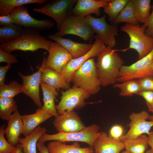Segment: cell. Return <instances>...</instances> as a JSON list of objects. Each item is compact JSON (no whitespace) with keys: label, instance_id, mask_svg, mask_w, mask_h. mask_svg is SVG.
Returning a JSON list of instances; mask_svg holds the SVG:
<instances>
[{"label":"cell","instance_id":"8fae6325","mask_svg":"<svg viewBox=\"0 0 153 153\" xmlns=\"http://www.w3.org/2000/svg\"><path fill=\"white\" fill-rule=\"evenodd\" d=\"M150 115L144 110L139 113L133 112L129 116V123L127 126L129 127L128 131L120 139L122 142L128 139L136 138L144 133L148 135L151 128L153 127V121H147Z\"/></svg>","mask_w":153,"mask_h":153},{"label":"cell","instance_id":"7402d4cb","mask_svg":"<svg viewBox=\"0 0 153 153\" xmlns=\"http://www.w3.org/2000/svg\"><path fill=\"white\" fill-rule=\"evenodd\" d=\"M50 153H94L92 147H81L75 142L71 145L58 141H52L47 147Z\"/></svg>","mask_w":153,"mask_h":153},{"label":"cell","instance_id":"681fc988","mask_svg":"<svg viewBox=\"0 0 153 153\" xmlns=\"http://www.w3.org/2000/svg\"><path fill=\"white\" fill-rule=\"evenodd\" d=\"M120 153H130L128 152V151H127L126 150H125Z\"/></svg>","mask_w":153,"mask_h":153},{"label":"cell","instance_id":"cb8c5ba5","mask_svg":"<svg viewBox=\"0 0 153 153\" xmlns=\"http://www.w3.org/2000/svg\"><path fill=\"white\" fill-rule=\"evenodd\" d=\"M47 129L39 126L31 133L24 137H20L18 144L24 153H37V143L40 137L46 133Z\"/></svg>","mask_w":153,"mask_h":153},{"label":"cell","instance_id":"74e56055","mask_svg":"<svg viewBox=\"0 0 153 153\" xmlns=\"http://www.w3.org/2000/svg\"><path fill=\"white\" fill-rule=\"evenodd\" d=\"M123 129L122 127L118 125H115L110 128L109 136L113 139L119 140L123 135Z\"/></svg>","mask_w":153,"mask_h":153},{"label":"cell","instance_id":"d6986e66","mask_svg":"<svg viewBox=\"0 0 153 153\" xmlns=\"http://www.w3.org/2000/svg\"><path fill=\"white\" fill-rule=\"evenodd\" d=\"M47 37L60 44L72 56L73 58L81 56L87 53L92 48L94 44L79 43L72 40L60 37L55 33Z\"/></svg>","mask_w":153,"mask_h":153},{"label":"cell","instance_id":"52a82bcc","mask_svg":"<svg viewBox=\"0 0 153 153\" xmlns=\"http://www.w3.org/2000/svg\"><path fill=\"white\" fill-rule=\"evenodd\" d=\"M77 0H48L42 7L34 8V11L47 15L56 22L58 30L61 23L71 15Z\"/></svg>","mask_w":153,"mask_h":153},{"label":"cell","instance_id":"ba28073f","mask_svg":"<svg viewBox=\"0 0 153 153\" xmlns=\"http://www.w3.org/2000/svg\"><path fill=\"white\" fill-rule=\"evenodd\" d=\"M153 60V48L146 56L129 66L123 65L117 80V82L138 79L148 76H153L151 64Z\"/></svg>","mask_w":153,"mask_h":153},{"label":"cell","instance_id":"6da1fadb","mask_svg":"<svg viewBox=\"0 0 153 153\" xmlns=\"http://www.w3.org/2000/svg\"><path fill=\"white\" fill-rule=\"evenodd\" d=\"M114 50L106 47L97 56L96 67L101 86L105 87L117 82L124 60Z\"/></svg>","mask_w":153,"mask_h":153},{"label":"cell","instance_id":"8d00e7d4","mask_svg":"<svg viewBox=\"0 0 153 153\" xmlns=\"http://www.w3.org/2000/svg\"><path fill=\"white\" fill-rule=\"evenodd\" d=\"M18 62L16 57L10 53L7 52L0 49V62H5L7 65L15 63Z\"/></svg>","mask_w":153,"mask_h":153},{"label":"cell","instance_id":"f1b7e54d","mask_svg":"<svg viewBox=\"0 0 153 153\" xmlns=\"http://www.w3.org/2000/svg\"><path fill=\"white\" fill-rule=\"evenodd\" d=\"M122 22L132 24H139L135 15L133 0H129L125 7L112 23L117 24Z\"/></svg>","mask_w":153,"mask_h":153},{"label":"cell","instance_id":"f35d334b","mask_svg":"<svg viewBox=\"0 0 153 153\" xmlns=\"http://www.w3.org/2000/svg\"><path fill=\"white\" fill-rule=\"evenodd\" d=\"M152 8V11L149 17L143 25L146 28L145 31L146 35L153 38V4Z\"/></svg>","mask_w":153,"mask_h":153},{"label":"cell","instance_id":"ab89813d","mask_svg":"<svg viewBox=\"0 0 153 153\" xmlns=\"http://www.w3.org/2000/svg\"><path fill=\"white\" fill-rule=\"evenodd\" d=\"M137 94L142 97L145 99L148 108L153 103V91H141Z\"/></svg>","mask_w":153,"mask_h":153},{"label":"cell","instance_id":"9a60e30c","mask_svg":"<svg viewBox=\"0 0 153 153\" xmlns=\"http://www.w3.org/2000/svg\"><path fill=\"white\" fill-rule=\"evenodd\" d=\"M46 60L44 67L48 68L61 73L62 70L73 58L72 56L60 44L53 42Z\"/></svg>","mask_w":153,"mask_h":153},{"label":"cell","instance_id":"f907efd6","mask_svg":"<svg viewBox=\"0 0 153 153\" xmlns=\"http://www.w3.org/2000/svg\"><path fill=\"white\" fill-rule=\"evenodd\" d=\"M151 66L152 69L153 70V60L152 62Z\"/></svg>","mask_w":153,"mask_h":153},{"label":"cell","instance_id":"60d3db41","mask_svg":"<svg viewBox=\"0 0 153 153\" xmlns=\"http://www.w3.org/2000/svg\"><path fill=\"white\" fill-rule=\"evenodd\" d=\"M13 24H16L15 21L10 14L0 16V25L1 26Z\"/></svg>","mask_w":153,"mask_h":153},{"label":"cell","instance_id":"277c9868","mask_svg":"<svg viewBox=\"0 0 153 153\" xmlns=\"http://www.w3.org/2000/svg\"><path fill=\"white\" fill-rule=\"evenodd\" d=\"M146 27L143 25L126 23L121 27V30L128 34L130 38L129 47L118 51L125 52L130 49L136 50L138 60L148 54L153 48V38L145 33Z\"/></svg>","mask_w":153,"mask_h":153},{"label":"cell","instance_id":"4316f807","mask_svg":"<svg viewBox=\"0 0 153 153\" xmlns=\"http://www.w3.org/2000/svg\"><path fill=\"white\" fill-rule=\"evenodd\" d=\"M47 0H0V16L9 14L15 8L25 5L45 4Z\"/></svg>","mask_w":153,"mask_h":153},{"label":"cell","instance_id":"f546056e","mask_svg":"<svg viewBox=\"0 0 153 153\" xmlns=\"http://www.w3.org/2000/svg\"><path fill=\"white\" fill-rule=\"evenodd\" d=\"M136 17L139 23L144 24L149 17L152 6L150 0H133Z\"/></svg>","mask_w":153,"mask_h":153},{"label":"cell","instance_id":"d590c367","mask_svg":"<svg viewBox=\"0 0 153 153\" xmlns=\"http://www.w3.org/2000/svg\"><path fill=\"white\" fill-rule=\"evenodd\" d=\"M141 91H153V76L144 77L137 79Z\"/></svg>","mask_w":153,"mask_h":153},{"label":"cell","instance_id":"f6af8a7d","mask_svg":"<svg viewBox=\"0 0 153 153\" xmlns=\"http://www.w3.org/2000/svg\"><path fill=\"white\" fill-rule=\"evenodd\" d=\"M16 150L14 152L11 153H24L22 148L18 144L16 146Z\"/></svg>","mask_w":153,"mask_h":153},{"label":"cell","instance_id":"ac0fdd59","mask_svg":"<svg viewBox=\"0 0 153 153\" xmlns=\"http://www.w3.org/2000/svg\"><path fill=\"white\" fill-rule=\"evenodd\" d=\"M110 0H78L74 7L71 15L85 17L94 14L99 16L100 8L107 5Z\"/></svg>","mask_w":153,"mask_h":153},{"label":"cell","instance_id":"d6a6232c","mask_svg":"<svg viewBox=\"0 0 153 153\" xmlns=\"http://www.w3.org/2000/svg\"><path fill=\"white\" fill-rule=\"evenodd\" d=\"M17 111L16 102L13 98L0 97V117L2 120L8 121L12 113Z\"/></svg>","mask_w":153,"mask_h":153},{"label":"cell","instance_id":"4fadbf2b","mask_svg":"<svg viewBox=\"0 0 153 153\" xmlns=\"http://www.w3.org/2000/svg\"><path fill=\"white\" fill-rule=\"evenodd\" d=\"M9 14L14 19L16 24L39 31L51 29L54 25V23L48 19L38 20L34 18L24 5L15 8Z\"/></svg>","mask_w":153,"mask_h":153},{"label":"cell","instance_id":"44dd1931","mask_svg":"<svg viewBox=\"0 0 153 153\" xmlns=\"http://www.w3.org/2000/svg\"><path fill=\"white\" fill-rule=\"evenodd\" d=\"M23 130L22 115L17 111L12 114L5 129V134L7 141L13 146H16Z\"/></svg>","mask_w":153,"mask_h":153},{"label":"cell","instance_id":"83f0119b","mask_svg":"<svg viewBox=\"0 0 153 153\" xmlns=\"http://www.w3.org/2000/svg\"><path fill=\"white\" fill-rule=\"evenodd\" d=\"M148 137L142 135L138 137L124 142V148L130 153H144L148 148Z\"/></svg>","mask_w":153,"mask_h":153},{"label":"cell","instance_id":"d4e9b609","mask_svg":"<svg viewBox=\"0 0 153 153\" xmlns=\"http://www.w3.org/2000/svg\"><path fill=\"white\" fill-rule=\"evenodd\" d=\"M40 85L43 97V105L41 108L56 117L58 115L55 104V99L58 95V92L55 88L44 82H41Z\"/></svg>","mask_w":153,"mask_h":153},{"label":"cell","instance_id":"30bf717a","mask_svg":"<svg viewBox=\"0 0 153 153\" xmlns=\"http://www.w3.org/2000/svg\"><path fill=\"white\" fill-rule=\"evenodd\" d=\"M85 18L105 45L112 48L115 46V37L118 35L117 24H108L106 20L105 15L97 18L89 15L85 17Z\"/></svg>","mask_w":153,"mask_h":153},{"label":"cell","instance_id":"bcb514c9","mask_svg":"<svg viewBox=\"0 0 153 153\" xmlns=\"http://www.w3.org/2000/svg\"><path fill=\"white\" fill-rule=\"evenodd\" d=\"M148 108L149 111L153 113V103L152 105Z\"/></svg>","mask_w":153,"mask_h":153},{"label":"cell","instance_id":"7a4b0ae2","mask_svg":"<svg viewBox=\"0 0 153 153\" xmlns=\"http://www.w3.org/2000/svg\"><path fill=\"white\" fill-rule=\"evenodd\" d=\"M53 42L41 35L34 29L24 28L21 35L16 40L8 43L0 45V49L10 53L15 50L35 52L43 49L49 52Z\"/></svg>","mask_w":153,"mask_h":153},{"label":"cell","instance_id":"9c48e42d","mask_svg":"<svg viewBox=\"0 0 153 153\" xmlns=\"http://www.w3.org/2000/svg\"><path fill=\"white\" fill-rule=\"evenodd\" d=\"M61 94L60 100L56 105L58 115L65 111L71 112L82 108L86 105L85 100L91 95L86 90L74 86L62 91Z\"/></svg>","mask_w":153,"mask_h":153},{"label":"cell","instance_id":"4dcf8cb0","mask_svg":"<svg viewBox=\"0 0 153 153\" xmlns=\"http://www.w3.org/2000/svg\"><path fill=\"white\" fill-rule=\"evenodd\" d=\"M113 87L120 89L119 95L124 97H131L134 94H137L141 91L137 79L116 83L113 85Z\"/></svg>","mask_w":153,"mask_h":153},{"label":"cell","instance_id":"7c38bea8","mask_svg":"<svg viewBox=\"0 0 153 153\" xmlns=\"http://www.w3.org/2000/svg\"><path fill=\"white\" fill-rule=\"evenodd\" d=\"M95 41L92 48L86 54L76 58H73L62 70L61 74L70 84L75 72L88 59L98 56L106 46L97 35L94 36Z\"/></svg>","mask_w":153,"mask_h":153},{"label":"cell","instance_id":"484cf974","mask_svg":"<svg viewBox=\"0 0 153 153\" xmlns=\"http://www.w3.org/2000/svg\"><path fill=\"white\" fill-rule=\"evenodd\" d=\"M24 28L15 24L2 26L0 27V45L14 41L22 34Z\"/></svg>","mask_w":153,"mask_h":153},{"label":"cell","instance_id":"c3c4849f","mask_svg":"<svg viewBox=\"0 0 153 153\" xmlns=\"http://www.w3.org/2000/svg\"><path fill=\"white\" fill-rule=\"evenodd\" d=\"M149 119L150 120L153 121V115H150Z\"/></svg>","mask_w":153,"mask_h":153},{"label":"cell","instance_id":"816d5d0a","mask_svg":"<svg viewBox=\"0 0 153 153\" xmlns=\"http://www.w3.org/2000/svg\"></svg>","mask_w":153,"mask_h":153},{"label":"cell","instance_id":"8992f818","mask_svg":"<svg viewBox=\"0 0 153 153\" xmlns=\"http://www.w3.org/2000/svg\"><path fill=\"white\" fill-rule=\"evenodd\" d=\"M55 34L62 37L66 35L80 37L86 41H91L94 37L93 29L86 21L85 17L71 15L63 21Z\"/></svg>","mask_w":153,"mask_h":153},{"label":"cell","instance_id":"5b68a950","mask_svg":"<svg viewBox=\"0 0 153 153\" xmlns=\"http://www.w3.org/2000/svg\"><path fill=\"white\" fill-rule=\"evenodd\" d=\"M99 127L97 124H93L85 127L81 131L73 133L58 132L49 134H43L39 139L38 142L44 144L48 141H58L63 142L69 141L81 142L86 143L90 146L92 147L97 139L100 135L101 132L99 131Z\"/></svg>","mask_w":153,"mask_h":153},{"label":"cell","instance_id":"7dc6e473","mask_svg":"<svg viewBox=\"0 0 153 153\" xmlns=\"http://www.w3.org/2000/svg\"><path fill=\"white\" fill-rule=\"evenodd\" d=\"M144 153H153V152L152 149H150L146 150Z\"/></svg>","mask_w":153,"mask_h":153},{"label":"cell","instance_id":"3957f363","mask_svg":"<svg viewBox=\"0 0 153 153\" xmlns=\"http://www.w3.org/2000/svg\"><path fill=\"white\" fill-rule=\"evenodd\" d=\"M71 82L74 86L86 90L91 95L99 92L101 84L94 58L88 59L75 72Z\"/></svg>","mask_w":153,"mask_h":153},{"label":"cell","instance_id":"836d02e7","mask_svg":"<svg viewBox=\"0 0 153 153\" xmlns=\"http://www.w3.org/2000/svg\"><path fill=\"white\" fill-rule=\"evenodd\" d=\"M22 84L13 80L8 84L0 86V97L13 98L21 91Z\"/></svg>","mask_w":153,"mask_h":153},{"label":"cell","instance_id":"e575fe53","mask_svg":"<svg viewBox=\"0 0 153 153\" xmlns=\"http://www.w3.org/2000/svg\"><path fill=\"white\" fill-rule=\"evenodd\" d=\"M5 127L3 124L0 127V153H11L16 150V147L12 145L5 139Z\"/></svg>","mask_w":153,"mask_h":153},{"label":"cell","instance_id":"ffe728a7","mask_svg":"<svg viewBox=\"0 0 153 153\" xmlns=\"http://www.w3.org/2000/svg\"><path fill=\"white\" fill-rule=\"evenodd\" d=\"M53 116L52 114L44 111L41 108L37 109L33 114L22 115L23 126L22 134L24 137L29 135L41 124Z\"/></svg>","mask_w":153,"mask_h":153},{"label":"cell","instance_id":"7bdbcfd3","mask_svg":"<svg viewBox=\"0 0 153 153\" xmlns=\"http://www.w3.org/2000/svg\"><path fill=\"white\" fill-rule=\"evenodd\" d=\"M37 147L40 153H50L47 147L44 144L37 142Z\"/></svg>","mask_w":153,"mask_h":153},{"label":"cell","instance_id":"ee69618b","mask_svg":"<svg viewBox=\"0 0 153 153\" xmlns=\"http://www.w3.org/2000/svg\"><path fill=\"white\" fill-rule=\"evenodd\" d=\"M148 135V145L151 148L153 152V131H150Z\"/></svg>","mask_w":153,"mask_h":153},{"label":"cell","instance_id":"b9f144b4","mask_svg":"<svg viewBox=\"0 0 153 153\" xmlns=\"http://www.w3.org/2000/svg\"><path fill=\"white\" fill-rule=\"evenodd\" d=\"M11 67V65L7 64L5 66H0V86L5 84V80L6 74Z\"/></svg>","mask_w":153,"mask_h":153},{"label":"cell","instance_id":"5bb4252c","mask_svg":"<svg viewBox=\"0 0 153 153\" xmlns=\"http://www.w3.org/2000/svg\"><path fill=\"white\" fill-rule=\"evenodd\" d=\"M46 58L44 57L40 67H36L38 70L32 74L27 76L23 75L19 72V75L22 80L21 91L29 97L35 103L39 108L42 106L40 98V86L42 70L44 67Z\"/></svg>","mask_w":153,"mask_h":153},{"label":"cell","instance_id":"1f68e13d","mask_svg":"<svg viewBox=\"0 0 153 153\" xmlns=\"http://www.w3.org/2000/svg\"><path fill=\"white\" fill-rule=\"evenodd\" d=\"M129 0H110L104 7L103 11L109 16L111 23L125 7Z\"/></svg>","mask_w":153,"mask_h":153},{"label":"cell","instance_id":"603a6c76","mask_svg":"<svg viewBox=\"0 0 153 153\" xmlns=\"http://www.w3.org/2000/svg\"><path fill=\"white\" fill-rule=\"evenodd\" d=\"M41 82L52 86L56 89L68 90L70 85L64 79L61 73L48 68L44 67L42 69Z\"/></svg>","mask_w":153,"mask_h":153},{"label":"cell","instance_id":"e0dca14e","mask_svg":"<svg viewBox=\"0 0 153 153\" xmlns=\"http://www.w3.org/2000/svg\"><path fill=\"white\" fill-rule=\"evenodd\" d=\"M124 147V142L112 138L102 131L95 141L93 148L95 153H120Z\"/></svg>","mask_w":153,"mask_h":153},{"label":"cell","instance_id":"2e32d148","mask_svg":"<svg viewBox=\"0 0 153 153\" xmlns=\"http://www.w3.org/2000/svg\"><path fill=\"white\" fill-rule=\"evenodd\" d=\"M53 123L58 132H77L81 131L85 127L80 117L74 111H65L55 117Z\"/></svg>","mask_w":153,"mask_h":153}]
</instances>
